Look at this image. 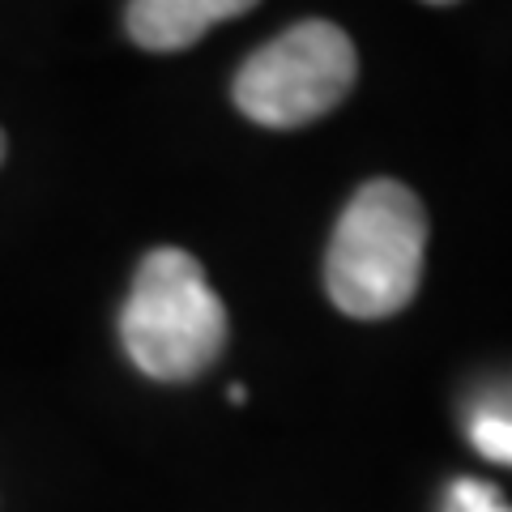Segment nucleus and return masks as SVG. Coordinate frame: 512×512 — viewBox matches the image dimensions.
<instances>
[{"mask_svg":"<svg viewBox=\"0 0 512 512\" xmlns=\"http://www.w3.org/2000/svg\"><path fill=\"white\" fill-rule=\"evenodd\" d=\"M427 210L402 180H367L333 227L325 291L355 320L397 316L423 282Z\"/></svg>","mask_w":512,"mask_h":512,"instance_id":"f257e3e1","label":"nucleus"},{"mask_svg":"<svg viewBox=\"0 0 512 512\" xmlns=\"http://www.w3.org/2000/svg\"><path fill=\"white\" fill-rule=\"evenodd\" d=\"M120 342L133 367L150 380H197L227 346V308L184 248L141 256L120 308Z\"/></svg>","mask_w":512,"mask_h":512,"instance_id":"f03ea898","label":"nucleus"},{"mask_svg":"<svg viewBox=\"0 0 512 512\" xmlns=\"http://www.w3.org/2000/svg\"><path fill=\"white\" fill-rule=\"evenodd\" d=\"M359 77L355 43L325 18L295 22L261 43L235 73V107L261 128H303L329 116Z\"/></svg>","mask_w":512,"mask_h":512,"instance_id":"7ed1b4c3","label":"nucleus"},{"mask_svg":"<svg viewBox=\"0 0 512 512\" xmlns=\"http://www.w3.org/2000/svg\"><path fill=\"white\" fill-rule=\"evenodd\" d=\"M248 9L244 0H133L124 9V30L146 52H184L218 22L244 18Z\"/></svg>","mask_w":512,"mask_h":512,"instance_id":"20e7f679","label":"nucleus"},{"mask_svg":"<svg viewBox=\"0 0 512 512\" xmlns=\"http://www.w3.org/2000/svg\"><path fill=\"white\" fill-rule=\"evenodd\" d=\"M470 444L495 466H512V410L483 406L470 419Z\"/></svg>","mask_w":512,"mask_h":512,"instance_id":"39448f33","label":"nucleus"},{"mask_svg":"<svg viewBox=\"0 0 512 512\" xmlns=\"http://www.w3.org/2000/svg\"><path fill=\"white\" fill-rule=\"evenodd\" d=\"M444 512H512V504L483 478H453L444 491Z\"/></svg>","mask_w":512,"mask_h":512,"instance_id":"423d86ee","label":"nucleus"},{"mask_svg":"<svg viewBox=\"0 0 512 512\" xmlns=\"http://www.w3.org/2000/svg\"><path fill=\"white\" fill-rule=\"evenodd\" d=\"M227 397H231V406H244V384H231V389H227Z\"/></svg>","mask_w":512,"mask_h":512,"instance_id":"0eeeda50","label":"nucleus"},{"mask_svg":"<svg viewBox=\"0 0 512 512\" xmlns=\"http://www.w3.org/2000/svg\"><path fill=\"white\" fill-rule=\"evenodd\" d=\"M0 163H5V133H0Z\"/></svg>","mask_w":512,"mask_h":512,"instance_id":"6e6552de","label":"nucleus"}]
</instances>
